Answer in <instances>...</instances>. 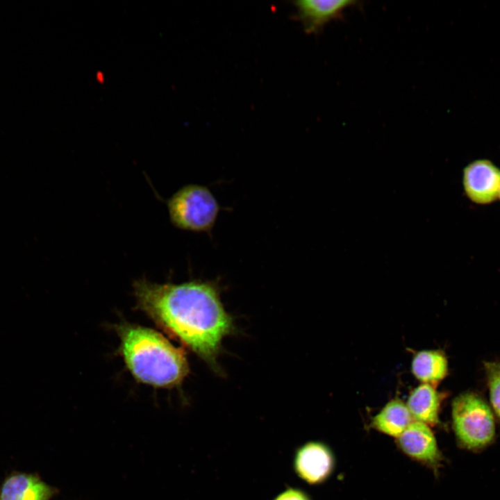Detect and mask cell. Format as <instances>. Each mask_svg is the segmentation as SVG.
I'll return each instance as SVG.
<instances>
[{
	"mask_svg": "<svg viewBox=\"0 0 500 500\" xmlns=\"http://www.w3.org/2000/svg\"><path fill=\"white\" fill-rule=\"evenodd\" d=\"M140 309L160 328L199 356L215 364L223 339L233 331L217 284L191 281L158 284L144 278L133 284Z\"/></svg>",
	"mask_w": 500,
	"mask_h": 500,
	"instance_id": "cell-1",
	"label": "cell"
},
{
	"mask_svg": "<svg viewBox=\"0 0 500 500\" xmlns=\"http://www.w3.org/2000/svg\"><path fill=\"white\" fill-rule=\"evenodd\" d=\"M120 350L127 368L139 382L154 387L180 384L189 372L185 351L158 332L124 324L117 327Z\"/></svg>",
	"mask_w": 500,
	"mask_h": 500,
	"instance_id": "cell-2",
	"label": "cell"
},
{
	"mask_svg": "<svg viewBox=\"0 0 500 500\" xmlns=\"http://www.w3.org/2000/svg\"><path fill=\"white\" fill-rule=\"evenodd\" d=\"M452 427L457 445L462 449L480 453L497 440L494 412L476 392L458 395L451 403Z\"/></svg>",
	"mask_w": 500,
	"mask_h": 500,
	"instance_id": "cell-3",
	"label": "cell"
},
{
	"mask_svg": "<svg viewBox=\"0 0 500 500\" xmlns=\"http://www.w3.org/2000/svg\"><path fill=\"white\" fill-rule=\"evenodd\" d=\"M167 208L177 228L206 233H210L221 209L209 189L197 184L179 189L168 199Z\"/></svg>",
	"mask_w": 500,
	"mask_h": 500,
	"instance_id": "cell-4",
	"label": "cell"
},
{
	"mask_svg": "<svg viewBox=\"0 0 500 500\" xmlns=\"http://www.w3.org/2000/svg\"><path fill=\"white\" fill-rule=\"evenodd\" d=\"M334 463L333 453L326 444L310 441L296 449L293 468L301 479L310 485H317L330 476Z\"/></svg>",
	"mask_w": 500,
	"mask_h": 500,
	"instance_id": "cell-5",
	"label": "cell"
},
{
	"mask_svg": "<svg viewBox=\"0 0 500 500\" xmlns=\"http://www.w3.org/2000/svg\"><path fill=\"white\" fill-rule=\"evenodd\" d=\"M462 184L471 201L478 204L490 203L499 194L500 171L488 160H475L464 169Z\"/></svg>",
	"mask_w": 500,
	"mask_h": 500,
	"instance_id": "cell-6",
	"label": "cell"
},
{
	"mask_svg": "<svg viewBox=\"0 0 500 500\" xmlns=\"http://www.w3.org/2000/svg\"><path fill=\"white\" fill-rule=\"evenodd\" d=\"M400 449L411 458L438 467L443 460L431 426L414 420L397 438Z\"/></svg>",
	"mask_w": 500,
	"mask_h": 500,
	"instance_id": "cell-7",
	"label": "cell"
},
{
	"mask_svg": "<svg viewBox=\"0 0 500 500\" xmlns=\"http://www.w3.org/2000/svg\"><path fill=\"white\" fill-rule=\"evenodd\" d=\"M356 2L349 0H299L294 2V17L306 33H317L330 22L342 17Z\"/></svg>",
	"mask_w": 500,
	"mask_h": 500,
	"instance_id": "cell-8",
	"label": "cell"
},
{
	"mask_svg": "<svg viewBox=\"0 0 500 500\" xmlns=\"http://www.w3.org/2000/svg\"><path fill=\"white\" fill-rule=\"evenodd\" d=\"M56 493V488L32 474L13 473L0 486V500H49Z\"/></svg>",
	"mask_w": 500,
	"mask_h": 500,
	"instance_id": "cell-9",
	"label": "cell"
},
{
	"mask_svg": "<svg viewBox=\"0 0 500 500\" xmlns=\"http://www.w3.org/2000/svg\"><path fill=\"white\" fill-rule=\"evenodd\" d=\"M406 404L414 420L430 426L440 423L441 395L433 385L422 383L416 387Z\"/></svg>",
	"mask_w": 500,
	"mask_h": 500,
	"instance_id": "cell-10",
	"label": "cell"
},
{
	"mask_svg": "<svg viewBox=\"0 0 500 500\" xmlns=\"http://www.w3.org/2000/svg\"><path fill=\"white\" fill-rule=\"evenodd\" d=\"M413 421L406 404L393 399L373 417L372 425L380 433L397 439Z\"/></svg>",
	"mask_w": 500,
	"mask_h": 500,
	"instance_id": "cell-11",
	"label": "cell"
},
{
	"mask_svg": "<svg viewBox=\"0 0 500 500\" xmlns=\"http://www.w3.org/2000/svg\"><path fill=\"white\" fill-rule=\"evenodd\" d=\"M411 370L422 383L434 385L443 380L448 373L446 356L440 351L424 350L412 358Z\"/></svg>",
	"mask_w": 500,
	"mask_h": 500,
	"instance_id": "cell-12",
	"label": "cell"
},
{
	"mask_svg": "<svg viewBox=\"0 0 500 500\" xmlns=\"http://www.w3.org/2000/svg\"><path fill=\"white\" fill-rule=\"evenodd\" d=\"M490 402L494 416L500 422V362H484Z\"/></svg>",
	"mask_w": 500,
	"mask_h": 500,
	"instance_id": "cell-13",
	"label": "cell"
},
{
	"mask_svg": "<svg viewBox=\"0 0 500 500\" xmlns=\"http://www.w3.org/2000/svg\"><path fill=\"white\" fill-rule=\"evenodd\" d=\"M274 500H311L309 495L299 488H288L278 494Z\"/></svg>",
	"mask_w": 500,
	"mask_h": 500,
	"instance_id": "cell-14",
	"label": "cell"
},
{
	"mask_svg": "<svg viewBox=\"0 0 500 500\" xmlns=\"http://www.w3.org/2000/svg\"><path fill=\"white\" fill-rule=\"evenodd\" d=\"M499 198H500V190H499Z\"/></svg>",
	"mask_w": 500,
	"mask_h": 500,
	"instance_id": "cell-15",
	"label": "cell"
}]
</instances>
